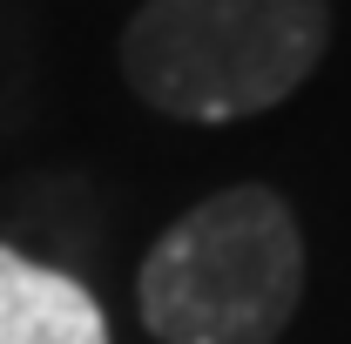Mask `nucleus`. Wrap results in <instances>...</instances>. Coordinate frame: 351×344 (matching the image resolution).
I'll return each instance as SVG.
<instances>
[{"label":"nucleus","mask_w":351,"mask_h":344,"mask_svg":"<svg viewBox=\"0 0 351 344\" xmlns=\"http://www.w3.org/2000/svg\"><path fill=\"white\" fill-rule=\"evenodd\" d=\"M324 27V0H149L122 34V68L149 108L230 122L304 82Z\"/></svg>","instance_id":"nucleus-2"},{"label":"nucleus","mask_w":351,"mask_h":344,"mask_svg":"<svg viewBox=\"0 0 351 344\" xmlns=\"http://www.w3.org/2000/svg\"><path fill=\"white\" fill-rule=\"evenodd\" d=\"M0 344H108V317L75 277L0 250Z\"/></svg>","instance_id":"nucleus-3"},{"label":"nucleus","mask_w":351,"mask_h":344,"mask_svg":"<svg viewBox=\"0 0 351 344\" xmlns=\"http://www.w3.org/2000/svg\"><path fill=\"white\" fill-rule=\"evenodd\" d=\"M304 291V243L284 196L257 182L176 216L142 263V324L162 344H277Z\"/></svg>","instance_id":"nucleus-1"}]
</instances>
